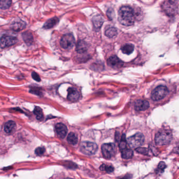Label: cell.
I'll list each match as a JSON object with an SVG mask.
<instances>
[{"label":"cell","instance_id":"cell-34","mask_svg":"<svg viewBox=\"0 0 179 179\" xmlns=\"http://www.w3.org/2000/svg\"><path fill=\"white\" fill-rule=\"evenodd\" d=\"M120 139V136H119V133L116 132L115 134V139L117 141H118Z\"/></svg>","mask_w":179,"mask_h":179},{"label":"cell","instance_id":"cell-33","mask_svg":"<svg viewBox=\"0 0 179 179\" xmlns=\"http://www.w3.org/2000/svg\"><path fill=\"white\" fill-rule=\"evenodd\" d=\"M30 92L34 93V94H35L38 95H39L41 94V93L39 91V90H37V89L31 90Z\"/></svg>","mask_w":179,"mask_h":179},{"label":"cell","instance_id":"cell-8","mask_svg":"<svg viewBox=\"0 0 179 179\" xmlns=\"http://www.w3.org/2000/svg\"><path fill=\"white\" fill-rule=\"evenodd\" d=\"M103 156L106 159H111L116 153V147L113 143L104 144L102 146Z\"/></svg>","mask_w":179,"mask_h":179},{"label":"cell","instance_id":"cell-4","mask_svg":"<svg viewBox=\"0 0 179 179\" xmlns=\"http://www.w3.org/2000/svg\"><path fill=\"white\" fill-rule=\"evenodd\" d=\"M169 93L168 88L164 85L156 87L151 93V99L154 101H158L165 98Z\"/></svg>","mask_w":179,"mask_h":179},{"label":"cell","instance_id":"cell-2","mask_svg":"<svg viewBox=\"0 0 179 179\" xmlns=\"http://www.w3.org/2000/svg\"><path fill=\"white\" fill-rule=\"evenodd\" d=\"M172 139V135L170 131L163 130L157 133L155 136V143L159 146L169 144Z\"/></svg>","mask_w":179,"mask_h":179},{"label":"cell","instance_id":"cell-10","mask_svg":"<svg viewBox=\"0 0 179 179\" xmlns=\"http://www.w3.org/2000/svg\"><path fill=\"white\" fill-rule=\"evenodd\" d=\"M108 64L112 68H121L123 66V62L116 56H112L108 60Z\"/></svg>","mask_w":179,"mask_h":179},{"label":"cell","instance_id":"cell-5","mask_svg":"<svg viewBox=\"0 0 179 179\" xmlns=\"http://www.w3.org/2000/svg\"><path fill=\"white\" fill-rule=\"evenodd\" d=\"M98 146L96 144L89 141H84L80 145V150L84 154L92 155L98 150Z\"/></svg>","mask_w":179,"mask_h":179},{"label":"cell","instance_id":"cell-21","mask_svg":"<svg viewBox=\"0 0 179 179\" xmlns=\"http://www.w3.org/2000/svg\"><path fill=\"white\" fill-rule=\"evenodd\" d=\"M134 50V46L132 44H127L123 46V47L122 48V51L123 53L126 54V55H130L133 53Z\"/></svg>","mask_w":179,"mask_h":179},{"label":"cell","instance_id":"cell-17","mask_svg":"<svg viewBox=\"0 0 179 179\" xmlns=\"http://www.w3.org/2000/svg\"><path fill=\"white\" fill-rule=\"evenodd\" d=\"M59 20L56 17H54L53 18L48 20L45 24L44 25L43 27L45 29H50L55 26L57 24H58Z\"/></svg>","mask_w":179,"mask_h":179},{"label":"cell","instance_id":"cell-27","mask_svg":"<svg viewBox=\"0 0 179 179\" xmlns=\"http://www.w3.org/2000/svg\"><path fill=\"white\" fill-rule=\"evenodd\" d=\"M100 169L102 171H105L106 172L111 173L112 172L114 171V168L113 166H110V165H106V164H103L100 167Z\"/></svg>","mask_w":179,"mask_h":179},{"label":"cell","instance_id":"cell-22","mask_svg":"<svg viewBox=\"0 0 179 179\" xmlns=\"http://www.w3.org/2000/svg\"><path fill=\"white\" fill-rule=\"evenodd\" d=\"M133 151L131 149H124L122 151V157L124 159H129L133 157Z\"/></svg>","mask_w":179,"mask_h":179},{"label":"cell","instance_id":"cell-28","mask_svg":"<svg viewBox=\"0 0 179 179\" xmlns=\"http://www.w3.org/2000/svg\"><path fill=\"white\" fill-rule=\"evenodd\" d=\"M166 168V164L164 162H160L158 165L157 168L156 169V172L162 173L164 171V169Z\"/></svg>","mask_w":179,"mask_h":179},{"label":"cell","instance_id":"cell-16","mask_svg":"<svg viewBox=\"0 0 179 179\" xmlns=\"http://www.w3.org/2000/svg\"><path fill=\"white\" fill-rule=\"evenodd\" d=\"M88 49V44L84 40H79L77 43L76 51L78 53H84L87 51Z\"/></svg>","mask_w":179,"mask_h":179},{"label":"cell","instance_id":"cell-19","mask_svg":"<svg viewBox=\"0 0 179 179\" xmlns=\"http://www.w3.org/2000/svg\"><path fill=\"white\" fill-rule=\"evenodd\" d=\"M22 37H23L24 41L27 45L32 44V43L33 42V36L32 35V34L29 31L24 32L22 34Z\"/></svg>","mask_w":179,"mask_h":179},{"label":"cell","instance_id":"cell-11","mask_svg":"<svg viewBox=\"0 0 179 179\" xmlns=\"http://www.w3.org/2000/svg\"><path fill=\"white\" fill-rule=\"evenodd\" d=\"M57 135L59 137L64 138L66 136L68 131V129L66 126L62 123L57 124L55 127Z\"/></svg>","mask_w":179,"mask_h":179},{"label":"cell","instance_id":"cell-6","mask_svg":"<svg viewBox=\"0 0 179 179\" xmlns=\"http://www.w3.org/2000/svg\"><path fill=\"white\" fill-rule=\"evenodd\" d=\"M145 137L141 133H137L127 139L128 144L133 148L139 147L144 143Z\"/></svg>","mask_w":179,"mask_h":179},{"label":"cell","instance_id":"cell-12","mask_svg":"<svg viewBox=\"0 0 179 179\" xmlns=\"http://www.w3.org/2000/svg\"><path fill=\"white\" fill-rule=\"evenodd\" d=\"M134 106L136 111H145L149 108V103L146 100L138 99L135 102Z\"/></svg>","mask_w":179,"mask_h":179},{"label":"cell","instance_id":"cell-15","mask_svg":"<svg viewBox=\"0 0 179 179\" xmlns=\"http://www.w3.org/2000/svg\"><path fill=\"white\" fill-rule=\"evenodd\" d=\"M16 128V125L15 122L10 121L5 123L4 129L5 133L8 134H11L15 131Z\"/></svg>","mask_w":179,"mask_h":179},{"label":"cell","instance_id":"cell-24","mask_svg":"<svg viewBox=\"0 0 179 179\" xmlns=\"http://www.w3.org/2000/svg\"><path fill=\"white\" fill-rule=\"evenodd\" d=\"M34 113L36 116V118L38 120L41 121L43 119V112L41 108L38 107V106H36L34 109Z\"/></svg>","mask_w":179,"mask_h":179},{"label":"cell","instance_id":"cell-29","mask_svg":"<svg viewBox=\"0 0 179 179\" xmlns=\"http://www.w3.org/2000/svg\"><path fill=\"white\" fill-rule=\"evenodd\" d=\"M136 151L140 154L147 155L148 154V149L146 148L138 147L136 149Z\"/></svg>","mask_w":179,"mask_h":179},{"label":"cell","instance_id":"cell-13","mask_svg":"<svg viewBox=\"0 0 179 179\" xmlns=\"http://www.w3.org/2000/svg\"><path fill=\"white\" fill-rule=\"evenodd\" d=\"M68 91L67 98L70 101L76 102L79 99L80 94L77 90L73 88H70L68 89Z\"/></svg>","mask_w":179,"mask_h":179},{"label":"cell","instance_id":"cell-7","mask_svg":"<svg viewBox=\"0 0 179 179\" xmlns=\"http://www.w3.org/2000/svg\"><path fill=\"white\" fill-rule=\"evenodd\" d=\"M60 46L65 49H69L75 45V39L71 34H67L62 37L60 40Z\"/></svg>","mask_w":179,"mask_h":179},{"label":"cell","instance_id":"cell-36","mask_svg":"<svg viewBox=\"0 0 179 179\" xmlns=\"http://www.w3.org/2000/svg\"><path fill=\"white\" fill-rule=\"evenodd\" d=\"M71 179V178H66V179Z\"/></svg>","mask_w":179,"mask_h":179},{"label":"cell","instance_id":"cell-20","mask_svg":"<svg viewBox=\"0 0 179 179\" xmlns=\"http://www.w3.org/2000/svg\"><path fill=\"white\" fill-rule=\"evenodd\" d=\"M105 34L108 38H115L117 35V31L115 27H109L105 30Z\"/></svg>","mask_w":179,"mask_h":179},{"label":"cell","instance_id":"cell-30","mask_svg":"<svg viewBox=\"0 0 179 179\" xmlns=\"http://www.w3.org/2000/svg\"><path fill=\"white\" fill-rule=\"evenodd\" d=\"M45 148L43 147H39L37 148L35 150V154L37 156H42L45 153Z\"/></svg>","mask_w":179,"mask_h":179},{"label":"cell","instance_id":"cell-9","mask_svg":"<svg viewBox=\"0 0 179 179\" xmlns=\"http://www.w3.org/2000/svg\"><path fill=\"white\" fill-rule=\"evenodd\" d=\"M17 42V39L15 37L9 35H3L0 38V47L5 48L15 45Z\"/></svg>","mask_w":179,"mask_h":179},{"label":"cell","instance_id":"cell-31","mask_svg":"<svg viewBox=\"0 0 179 179\" xmlns=\"http://www.w3.org/2000/svg\"><path fill=\"white\" fill-rule=\"evenodd\" d=\"M107 15L110 20H112L114 17V11L111 9H109V10H108V12H107Z\"/></svg>","mask_w":179,"mask_h":179},{"label":"cell","instance_id":"cell-26","mask_svg":"<svg viewBox=\"0 0 179 179\" xmlns=\"http://www.w3.org/2000/svg\"><path fill=\"white\" fill-rule=\"evenodd\" d=\"M126 146H127V142H126V137H125V135H123L122 136L121 141L119 144V149L121 150L122 151L123 150L126 149Z\"/></svg>","mask_w":179,"mask_h":179},{"label":"cell","instance_id":"cell-1","mask_svg":"<svg viewBox=\"0 0 179 179\" xmlns=\"http://www.w3.org/2000/svg\"><path fill=\"white\" fill-rule=\"evenodd\" d=\"M118 20L125 26H131L134 23V12L131 7L124 6L118 11Z\"/></svg>","mask_w":179,"mask_h":179},{"label":"cell","instance_id":"cell-18","mask_svg":"<svg viewBox=\"0 0 179 179\" xmlns=\"http://www.w3.org/2000/svg\"><path fill=\"white\" fill-rule=\"evenodd\" d=\"M25 27L26 23L22 21H16L12 24V30L16 32H19L20 30H23L24 28H25Z\"/></svg>","mask_w":179,"mask_h":179},{"label":"cell","instance_id":"cell-14","mask_svg":"<svg viewBox=\"0 0 179 179\" xmlns=\"http://www.w3.org/2000/svg\"><path fill=\"white\" fill-rule=\"evenodd\" d=\"M92 23L95 30L98 31L101 28L104 23V20L101 15H97L93 17L92 18Z\"/></svg>","mask_w":179,"mask_h":179},{"label":"cell","instance_id":"cell-25","mask_svg":"<svg viewBox=\"0 0 179 179\" xmlns=\"http://www.w3.org/2000/svg\"><path fill=\"white\" fill-rule=\"evenodd\" d=\"M12 4V0H0V8L7 10L9 8Z\"/></svg>","mask_w":179,"mask_h":179},{"label":"cell","instance_id":"cell-3","mask_svg":"<svg viewBox=\"0 0 179 179\" xmlns=\"http://www.w3.org/2000/svg\"><path fill=\"white\" fill-rule=\"evenodd\" d=\"M163 8L167 15L172 16L177 12V6L176 0H165L163 4Z\"/></svg>","mask_w":179,"mask_h":179},{"label":"cell","instance_id":"cell-23","mask_svg":"<svg viewBox=\"0 0 179 179\" xmlns=\"http://www.w3.org/2000/svg\"><path fill=\"white\" fill-rule=\"evenodd\" d=\"M67 140L70 144L75 145L78 143V137L75 133H70L68 136Z\"/></svg>","mask_w":179,"mask_h":179},{"label":"cell","instance_id":"cell-35","mask_svg":"<svg viewBox=\"0 0 179 179\" xmlns=\"http://www.w3.org/2000/svg\"><path fill=\"white\" fill-rule=\"evenodd\" d=\"M174 152H175L176 154H179V146H178L176 148L175 150H174Z\"/></svg>","mask_w":179,"mask_h":179},{"label":"cell","instance_id":"cell-32","mask_svg":"<svg viewBox=\"0 0 179 179\" xmlns=\"http://www.w3.org/2000/svg\"><path fill=\"white\" fill-rule=\"evenodd\" d=\"M32 78H33L34 79L36 80V81L40 82V78L39 76L37 74V73H36L35 72H33L32 74Z\"/></svg>","mask_w":179,"mask_h":179}]
</instances>
